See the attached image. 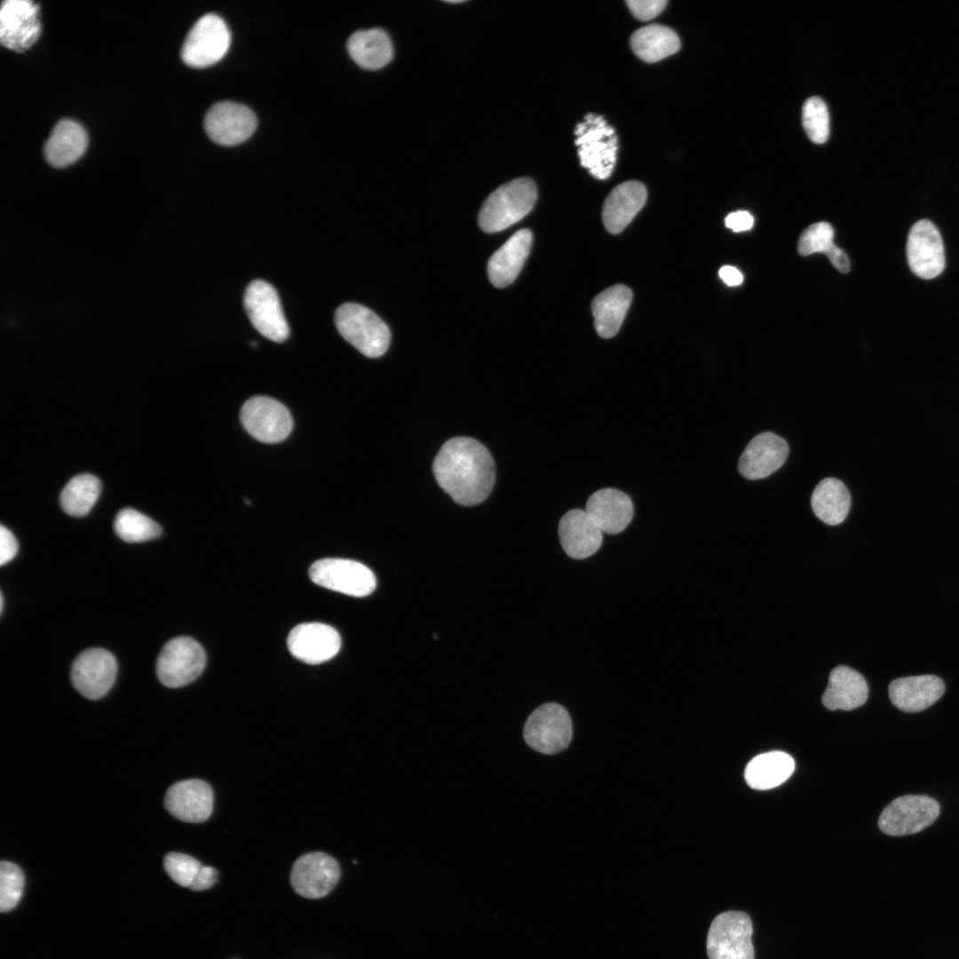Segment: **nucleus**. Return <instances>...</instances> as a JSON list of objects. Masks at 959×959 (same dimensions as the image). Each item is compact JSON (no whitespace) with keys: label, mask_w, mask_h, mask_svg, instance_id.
I'll use <instances>...</instances> for the list:
<instances>
[{"label":"nucleus","mask_w":959,"mask_h":959,"mask_svg":"<svg viewBox=\"0 0 959 959\" xmlns=\"http://www.w3.org/2000/svg\"><path fill=\"white\" fill-rule=\"evenodd\" d=\"M347 49L353 59L366 69H378L392 59L393 48L388 35L381 28L361 29L351 35Z\"/></svg>","instance_id":"c85d7f7f"},{"label":"nucleus","mask_w":959,"mask_h":959,"mask_svg":"<svg viewBox=\"0 0 959 959\" xmlns=\"http://www.w3.org/2000/svg\"><path fill=\"white\" fill-rule=\"evenodd\" d=\"M433 473L440 487L461 505L483 502L495 484V471L488 450L478 440L456 437L436 455Z\"/></svg>","instance_id":"f257e3e1"},{"label":"nucleus","mask_w":959,"mask_h":959,"mask_svg":"<svg viewBox=\"0 0 959 959\" xmlns=\"http://www.w3.org/2000/svg\"><path fill=\"white\" fill-rule=\"evenodd\" d=\"M241 422L254 439L268 444L284 440L293 428L289 409L266 396L249 399L241 409Z\"/></svg>","instance_id":"f8f14e48"},{"label":"nucleus","mask_w":959,"mask_h":959,"mask_svg":"<svg viewBox=\"0 0 959 959\" xmlns=\"http://www.w3.org/2000/svg\"><path fill=\"white\" fill-rule=\"evenodd\" d=\"M647 192L639 181L630 180L615 186L606 197L602 221L611 234L622 232L646 203Z\"/></svg>","instance_id":"b1692460"},{"label":"nucleus","mask_w":959,"mask_h":959,"mask_svg":"<svg viewBox=\"0 0 959 959\" xmlns=\"http://www.w3.org/2000/svg\"><path fill=\"white\" fill-rule=\"evenodd\" d=\"M213 791L209 783L199 779L180 781L166 792L164 805L179 820L189 823L206 821L213 811Z\"/></svg>","instance_id":"aec40b11"},{"label":"nucleus","mask_w":959,"mask_h":959,"mask_svg":"<svg viewBox=\"0 0 959 959\" xmlns=\"http://www.w3.org/2000/svg\"><path fill=\"white\" fill-rule=\"evenodd\" d=\"M463 2L464 1H447V3H450V4H460V3H463Z\"/></svg>","instance_id":"49530a36"},{"label":"nucleus","mask_w":959,"mask_h":959,"mask_svg":"<svg viewBox=\"0 0 959 959\" xmlns=\"http://www.w3.org/2000/svg\"><path fill=\"white\" fill-rule=\"evenodd\" d=\"M117 673L115 657L103 648H89L75 659L70 678L83 696L98 700L112 687Z\"/></svg>","instance_id":"ddd939ff"},{"label":"nucleus","mask_w":959,"mask_h":959,"mask_svg":"<svg viewBox=\"0 0 959 959\" xmlns=\"http://www.w3.org/2000/svg\"><path fill=\"white\" fill-rule=\"evenodd\" d=\"M907 257L911 271L920 278L933 279L943 272V241L932 222L921 219L911 227L907 243Z\"/></svg>","instance_id":"f3484780"},{"label":"nucleus","mask_w":959,"mask_h":959,"mask_svg":"<svg viewBox=\"0 0 959 959\" xmlns=\"http://www.w3.org/2000/svg\"><path fill=\"white\" fill-rule=\"evenodd\" d=\"M794 770L795 762L790 755L771 751L751 759L745 768L744 777L752 789L765 790L782 784Z\"/></svg>","instance_id":"c756f323"},{"label":"nucleus","mask_w":959,"mask_h":959,"mask_svg":"<svg viewBox=\"0 0 959 959\" xmlns=\"http://www.w3.org/2000/svg\"><path fill=\"white\" fill-rule=\"evenodd\" d=\"M789 452L788 443L781 436L771 432L758 433L741 455L739 472L749 480L766 478L784 464Z\"/></svg>","instance_id":"6ab92c4d"},{"label":"nucleus","mask_w":959,"mask_h":959,"mask_svg":"<svg viewBox=\"0 0 959 959\" xmlns=\"http://www.w3.org/2000/svg\"><path fill=\"white\" fill-rule=\"evenodd\" d=\"M116 535L124 542L141 543L158 537L161 527L145 514L131 508L122 509L114 522Z\"/></svg>","instance_id":"72a5a7b5"},{"label":"nucleus","mask_w":959,"mask_h":959,"mask_svg":"<svg viewBox=\"0 0 959 959\" xmlns=\"http://www.w3.org/2000/svg\"><path fill=\"white\" fill-rule=\"evenodd\" d=\"M309 576L321 587L353 597L368 596L376 585V577L368 567L346 559L317 560L310 567Z\"/></svg>","instance_id":"1a4fd4ad"},{"label":"nucleus","mask_w":959,"mask_h":959,"mask_svg":"<svg viewBox=\"0 0 959 959\" xmlns=\"http://www.w3.org/2000/svg\"><path fill=\"white\" fill-rule=\"evenodd\" d=\"M626 4L635 18L646 21L660 14L668 4L666 0H628Z\"/></svg>","instance_id":"58836bf2"},{"label":"nucleus","mask_w":959,"mask_h":959,"mask_svg":"<svg viewBox=\"0 0 959 959\" xmlns=\"http://www.w3.org/2000/svg\"><path fill=\"white\" fill-rule=\"evenodd\" d=\"M943 680L935 675L900 678L891 682L888 692L892 704L904 712L915 713L933 705L944 693Z\"/></svg>","instance_id":"5701e85b"},{"label":"nucleus","mask_w":959,"mask_h":959,"mask_svg":"<svg viewBox=\"0 0 959 959\" xmlns=\"http://www.w3.org/2000/svg\"><path fill=\"white\" fill-rule=\"evenodd\" d=\"M581 165L598 179H606L613 172L618 149L614 129L601 115L590 113L575 130Z\"/></svg>","instance_id":"7ed1b4c3"},{"label":"nucleus","mask_w":959,"mask_h":959,"mask_svg":"<svg viewBox=\"0 0 959 959\" xmlns=\"http://www.w3.org/2000/svg\"><path fill=\"white\" fill-rule=\"evenodd\" d=\"M0 598H1V604H0V605H1V607H0V612H1V614H2V613H3V609H4V596H3V593H1Z\"/></svg>","instance_id":"a18cd8bd"},{"label":"nucleus","mask_w":959,"mask_h":959,"mask_svg":"<svg viewBox=\"0 0 959 959\" xmlns=\"http://www.w3.org/2000/svg\"><path fill=\"white\" fill-rule=\"evenodd\" d=\"M537 199V188L528 178L502 185L483 203L479 225L486 233L500 232L527 215Z\"/></svg>","instance_id":"f03ea898"},{"label":"nucleus","mask_w":959,"mask_h":959,"mask_svg":"<svg viewBox=\"0 0 959 959\" xmlns=\"http://www.w3.org/2000/svg\"><path fill=\"white\" fill-rule=\"evenodd\" d=\"M202 866L195 858L180 852H169L164 858L165 871L183 887H190Z\"/></svg>","instance_id":"4c0bfd02"},{"label":"nucleus","mask_w":959,"mask_h":959,"mask_svg":"<svg viewBox=\"0 0 959 959\" xmlns=\"http://www.w3.org/2000/svg\"><path fill=\"white\" fill-rule=\"evenodd\" d=\"M205 663V652L197 641L189 637H177L162 648L156 662V674L163 686L180 687L195 680L202 672Z\"/></svg>","instance_id":"0eeeda50"},{"label":"nucleus","mask_w":959,"mask_h":959,"mask_svg":"<svg viewBox=\"0 0 959 959\" xmlns=\"http://www.w3.org/2000/svg\"><path fill=\"white\" fill-rule=\"evenodd\" d=\"M87 144L86 131L79 123L67 118L61 119L44 143V158L55 168L67 167L82 156Z\"/></svg>","instance_id":"bb28decb"},{"label":"nucleus","mask_w":959,"mask_h":959,"mask_svg":"<svg viewBox=\"0 0 959 959\" xmlns=\"http://www.w3.org/2000/svg\"><path fill=\"white\" fill-rule=\"evenodd\" d=\"M753 922L741 910L719 913L710 923L706 952L709 959H755Z\"/></svg>","instance_id":"39448f33"},{"label":"nucleus","mask_w":959,"mask_h":959,"mask_svg":"<svg viewBox=\"0 0 959 959\" xmlns=\"http://www.w3.org/2000/svg\"><path fill=\"white\" fill-rule=\"evenodd\" d=\"M754 223L753 217L747 211L730 213L725 219L726 227L734 232L749 230Z\"/></svg>","instance_id":"79ce46f5"},{"label":"nucleus","mask_w":959,"mask_h":959,"mask_svg":"<svg viewBox=\"0 0 959 959\" xmlns=\"http://www.w3.org/2000/svg\"><path fill=\"white\" fill-rule=\"evenodd\" d=\"M532 240L529 229H520L491 256L487 275L495 287H506L517 278L530 252Z\"/></svg>","instance_id":"393cba45"},{"label":"nucleus","mask_w":959,"mask_h":959,"mask_svg":"<svg viewBox=\"0 0 959 959\" xmlns=\"http://www.w3.org/2000/svg\"><path fill=\"white\" fill-rule=\"evenodd\" d=\"M287 645L297 659L308 664H319L338 653L341 638L337 630L328 624L306 622L290 630Z\"/></svg>","instance_id":"a211bd4d"},{"label":"nucleus","mask_w":959,"mask_h":959,"mask_svg":"<svg viewBox=\"0 0 959 959\" xmlns=\"http://www.w3.org/2000/svg\"><path fill=\"white\" fill-rule=\"evenodd\" d=\"M558 534L563 551L575 559L592 556L603 542V532L582 509H572L561 517Z\"/></svg>","instance_id":"412c9836"},{"label":"nucleus","mask_w":959,"mask_h":959,"mask_svg":"<svg viewBox=\"0 0 959 959\" xmlns=\"http://www.w3.org/2000/svg\"><path fill=\"white\" fill-rule=\"evenodd\" d=\"M340 877V868L331 856L321 852H308L300 856L293 864L290 884L294 891L307 899H320L329 894Z\"/></svg>","instance_id":"4468645a"},{"label":"nucleus","mask_w":959,"mask_h":959,"mask_svg":"<svg viewBox=\"0 0 959 959\" xmlns=\"http://www.w3.org/2000/svg\"><path fill=\"white\" fill-rule=\"evenodd\" d=\"M834 230L827 222H818L811 225L803 231L798 241V253L801 256H808L816 252L827 254L835 245L833 242Z\"/></svg>","instance_id":"e433bc0d"},{"label":"nucleus","mask_w":959,"mask_h":959,"mask_svg":"<svg viewBox=\"0 0 959 959\" xmlns=\"http://www.w3.org/2000/svg\"><path fill=\"white\" fill-rule=\"evenodd\" d=\"M335 324L339 334L367 357H379L389 347V328L374 312L361 305H341L335 313Z\"/></svg>","instance_id":"20e7f679"},{"label":"nucleus","mask_w":959,"mask_h":959,"mask_svg":"<svg viewBox=\"0 0 959 959\" xmlns=\"http://www.w3.org/2000/svg\"><path fill=\"white\" fill-rule=\"evenodd\" d=\"M231 34L225 20L215 13L202 16L191 28L181 48V59L193 67L218 61L227 52Z\"/></svg>","instance_id":"6e6552de"},{"label":"nucleus","mask_w":959,"mask_h":959,"mask_svg":"<svg viewBox=\"0 0 959 959\" xmlns=\"http://www.w3.org/2000/svg\"><path fill=\"white\" fill-rule=\"evenodd\" d=\"M851 495L843 481L825 478L812 491L811 505L815 516L829 526L841 524L851 508Z\"/></svg>","instance_id":"7c9ffc66"},{"label":"nucleus","mask_w":959,"mask_h":959,"mask_svg":"<svg viewBox=\"0 0 959 959\" xmlns=\"http://www.w3.org/2000/svg\"><path fill=\"white\" fill-rule=\"evenodd\" d=\"M218 879V872L215 868L202 866L189 889L201 892L211 887Z\"/></svg>","instance_id":"a19ab883"},{"label":"nucleus","mask_w":959,"mask_h":959,"mask_svg":"<svg viewBox=\"0 0 959 959\" xmlns=\"http://www.w3.org/2000/svg\"><path fill=\"white\" fill-rule=\"evenodd\" d=\"M632 300L630 288L614 285L598 294L591 302L594 327L603 338L616 335Z\"/></svg>","instance_id":"cd10ccee"},{"label":"nucleus","mask_w":959,"mask_h":959,"mask_svg":"<svg viewBox=\"0 0 959 959\" xmlns=\"http://www.w3.org/2000/svg\"><path fill=\"white\" fill-rule=\"evenodd\" d=\"M939 804L923 795H906L891 802L882 812L878 827L889 836L915 834L931 826L939 817Z\"/></svg>","instance_id":"9d476101"},{"label":"nucleus","mask_w":959,"mask_h":959,"mask_svg":"<svg viewBox=\"0 0 959 959\" xmlns=\"http://www.w3.org/2000/svg\"><path fill=\"white\" fill-rule=\"evenodd\" d=\"M25 877L19 866L9 861L0 864V910L11 911L20 901Z\"/></svg>","instance_id":"c9c22d12"},{"label":"nucleus","mask_w":959,"mask_h":959,"mask_svg":"<svg viewBox=\"0 0 959 959\" xmlns=\"http://www.w3.org/2000/svg\"><path fill=\"white\" fill-rule=\"evenodd\" d=\"M100 490V481L95 476L89 473L75 475L64 487L60 505L68 515L83 517L98 500Z\"/></svg>","instance_id":"473e14b6"},{"label":"nucleus","mask_w":959,"mask_h":959,"mask_svg":"<svg viewBox=\"0 0 959 959\" xmlns=\"http://www.w3.org/2000/svg\"><path fill=\"white\" fill-rule=\"evenodd\" d=\"M633 52L652 63L676 53L680 48L678 35L669 27L651 24L636 30L630 39Z\"/></svg>","instance_id":"2f4dec72"},{"label":"nucleus","mask_w":959,"mask_h":959,"mask_svg":"<svg viewBox=\"0 0 959 959\" xmlns=\"http://www.w3.org/2000/svg\"><path fill=\"white\" fill-rule=\"evenodd\" d=\"M868 695V687L864 677L848 666L839 665L829 674L821 701L830 710H852L862 706Z\"/></svg>","instance_id":"a878e982"},{"label":"nucleus","mask_w":959,"mask_h":959,"mask_svg":"<svg viewBox=\"0 0 959 959\" xmlns=\"http://www.w3.org/2000/svg\"><path fill=\"white\" fill-rule=\"evenodd\" d=\"M41 30L39 5L30 0H4L0 10V41L3 46L24 52Z\"/></svg>","instance_id":"2eb2a0df"},{"label":"nucleus","mask_w":959,"mask_h":959,"mask_svg":"<svg viewBox=\"0 0 959 959\" xmlns=\"http://www.w3.org/2000/svg\"><path fill=\"white\" fill-rule=\"evenodd\" d=\"M584 511L603 533L609 535L623 531L634 515L630 497L612 487L601 488L590 495Z\"/></svg>","instance_id":"4be33fe9"},{"label":"nucleus","mask_w":959,"mask_h":959,"mask_svg":"<svg viewBox=\"0 0 959 959\" xmlns=\"http://www.w3.org/2000/svg\"><path fill=\"white\" fill-rule=\"evenodd\" d=\"M804 129L808 138L816 144L827 141L829 136V115L825 102L819 97H811L802 109Z\"/></svg>","instance_id":"f704fd0d"},{"label":"nucleus","mask_w":959,"mask_h":959,"mask_svg":"<svg viewBox=\"0 0 959 959\" xmlns=\"http://www.w3.org/2000/svg\"><path fill=\"white\" fill-rule=\"evenodd\" d=\"M834 267L839 272L845 273L850 269V261L845 252L834 245L826 254Z\"/></svg>","instance_id":"37998d69"},{"label":"nucleus","mask_w":959,"mask_h":959,"mask_svg":"<svg viewBox=\"0 0 959 959\" xmlns=\"http://www.w3.org/2000/svg\"><path fill=\"white\" fill-rule=\"evenodd\" d=\"M18 551V543L12 533L3 525L0 526V565L10 562Z\"/></svg>","instance_id":"ea45409f"},{"label":"nucleus","mask_w":959,"mask_h":959,"mask_svg":"<svg viewBox=\"0 0 959 959\" xmlns=\"http://www.w3.org/2000/svg\"><path fill=\"white\" fill-rule=\"evenodd\" d=\"M573 736V725L568 711L555 702L544 703L527 717L523 738L534 750L553 755L565 750Z\"/></svg>","instance_id":"423d86ee"},{"label":"nucleus","mask_w":959,"mask_h":959,"mask_svg":"<svg viewBox=\"0 0 959 959\" xmlns=\"http://www.w3.org/2000/svg\"><path fill=\"white\" fill-rule=\"evenodd\" d=\"M257 127L253 111L243 104L225 100L214 104L204 118V129L216 143L224 146L247 139Z\"/></svg>","instance_id":"dca6fc26"},{"label":"nucleus","mask_w":959,"mask_h":959,"mask_svg":"<svg viewBox=\"0 0 959 959\" xmlns=\"http://www.w3.org/2000/svg\"><path fill=\"white\" fill-rule=\"evenodd\" d=\"M244 308L253 327L266 338L283 342L289 335L275 289L263 280H254L247 287Z\"/></svg>","instance_id":"9b49d317"},{"label":"nucleus","mask_w":959,"mask_h":959,"mask_svg":"<svg viewBox=\"0 0 959 959\" xmlns=\"http://www.w3.org/2000/svg\"><path fill=\"white\" fill-rule=\"evenodd\" d=\"M720 278L729 286H736L742 282L743 277L741 272L733 266H725L720 268Z\"/></svg>","instance_id":"c03bdc74"}]
</instances>
